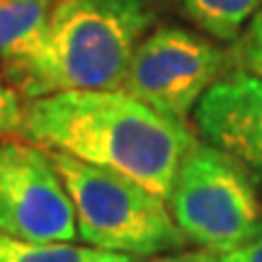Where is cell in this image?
<instances>
[{"label":"cell","mask_w":262,"mask_h":262,"mask_svg":"<svg viewBox=\"0 0 262 262\" xmlns=\"http://www.w3.org/2000/svg\"><path fill=\"white\" fill-rule=\"evenodd\" d=\"M19 136L119 172L163 199L196 143L187 124L124 90H68L27 100Z\"/></svg>","instance_id":"6da1fadb"},{"label":"cell","mask_w":262,"mask_h":262,"mask_svg":"<svg viewBox=\"0 0 262 262\" xmlns=\"http://www.w3.org/2000/svg\"><path fill=\"white\" fill-rule=\"evenodd\" d=\"M156 19V0H56L37 41L5 61V80L25 102L68 90H119Z\"/></svg>","instance_id":"7a4b0ae2"},{"label":"cell","mask_w":262,"mask_h":262,"mask_svg":"<svg viewBox=\"0 0 262 262\" xmlns=\"http://www.w3.org/2000/svg\"><path fill=\"white\" fill-rule=\"evenodd\" d=\"M49 156L71 194L83 243L131 257H158L189 243L156 192L61 150Z\"/></svg>","instance_id":"3957f363"},{"label":"cell","mask_w":262,"mask_h":262,"mask_svg":"<svg viewBox=\"0 0 262 262\" xmlns=\"http://www.w3.org/2000/svg\"><path fill=\"white\" fill-rule=\"evenodd\" d=\"M255 185L235 158L196 141L165 202L189 243L224 257L262 238V199Z\"/></svg>","instance_id":"277c9868"},{"label":"cell","mask_w":262,"mask_h":262,"mask_svg":"<svg viewBox=\"0 0 262 262\" xmlns=\"http://www.w3.org/2000/svg\"><path fill=\"white\" fill-rule=\"evenodd\" d=\"M235 68L233 47L226 49L192 29L163 25L150 29L136 47L119 90L187 124L209 88Z\"/></svg>","instance_id":"5b68a950"},{"label":"cell","mask_w":262,"mask_h":262,"mask_svg":"<svg viewBox=\"0 0 262 262\" xmlns=\"http://www.w3.org/2000/svg\"><path fill=\"white\" fill-rule=\"evenodd\" d=\"M0 231L29 243H73L71 194L47 148L27 139L0 141Z\"/></svg>","instance_id":"8992f818"},{"label":"cell","mask_w":262,"mask_h":262,"mask_svg":"<svg viewBox=\"0 0 262 262\" xmlns=\"http://www.w3.org/2000/svg\"><path fill=\"white\" fill-rule=\"evenodd\" d=\"M206 143L228 153L262 180V78L235 68L199 100L192 112Z\"/></svg>","instance_id":"52a82bcc"},{"label":"cell","mask_w":262,"mask_h":262,"mask_svg":"<svg viewBox=\"0 0 262 262\" xmlns=\"http://www.w3.org/2000/svg\"><path fill=\"white\" fill-rule=\"evenodd\" d=\"M182 17L216 41H235L262 10V0H175Z\"/></svg>","instance_id":"ba28073f"},{"label":"cell","mask_w":262,"mask_h":262,"mask_svg":"<svg viewBox=\"0 0 262 262\" xmlns=\"http://www.w3.org/2000/svg\"><path fill=\"white\" fill-rule=\"evenodd\" d=\"M56 0H0V58L25 54L39 39Z\"/></svg>","instance_id":"9c48e42d"},{"label":"cell","mask_w":262,"mask_h":262,"mask_svg":"<svg viewBox=\"0 0 262 262\" xmlns=\"http://www.w3.org/2000/svg\"><path fill=\"white\" fill-rule=\"evenodd\" d=\"M131 255L73 243H29L0 231V262H129Z\"/></svg>","instance_id":"30bf717a"},{"label":"cell","mask_w":262,"mask_h":262,"mask_svg":"<svg viewBox=\"0 0 262 262\" xmlns=\"http://www.w3.org/2000/svg\"><path fill=\"white\" fill-rule=\"evenodd\" d=\"M235 66L262 78V10L250 19L243 34L233 41Z\"/></svg>","instance_id":"8fae6325"},{"label":"cell","mask_w":262,"mask_h":262,"mask_svg":"<svg viewBox=\"0 0 262 262\" xmlns=\"http://www.w3.org/2000/svg\"><path fill=\"white\" fill-rule=\"evenodd\" d=\"M25 119V102L22 95L0 75V141L19 136Z\"/></svg>","instance_id":"7c38bea8"},{"label":"cell","mask_w":262,"mask_h":262,"mask_svg":"<svg viewBox=\"0 0 262 262\" xmlns=\"http://www.w3.org/2000/svg\"><path fill=\"white\" fill-rule=\"evenodd\" d=\"M153 262H221V255L199 248V250H175V253L158 255Z\"/></svg>","instance_id":"4fadbf2b"},{"label":"cell","mask_w":262,"mask_h":262,"mask_svg":"<svg viewBox=\"0 0 262 262\" xmlns=\"http://www.w3.org/2000/svg\"><path fill=\"white\" fill-rule=\"evenodd\" d=\"M221 262H262V238L221 257Z\"/></svg>","instance_id":"5bb4252c"},{"label":"cell","mask_w":262,"mask_h":262,"mask_svg":"<svg viewBox=\"0 0 262 262\" xmlns=\"http://www.w3.org/2000/svg\"><path fill=\"white\" fill-rule=\"evenodd\" d=\"M129 262H143V260H141V257H131Z\"/></svg>","instance_id":"9a60e30c"}]
</instances>
